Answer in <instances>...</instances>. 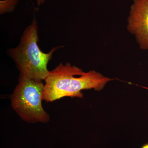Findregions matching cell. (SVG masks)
Listing matches in <instances>:
<instances>
[{"mask_svg":"<svg viewBox=\"0 0 148 148\" xmlns=\"http://www.w3.org/2000/svg\"><path fill=\"white\" fill-rule=\"evenodd\" d=\"M38 23L35 18L25 29L18 46L8 50L9 56L15 62L20 73L29 78L45 80L49 71V62L53 52L61 47H53L48 53L40 49L38 45Z\"/></svg>","mask_w":148,"mask_h":148,"instance_id":"2","label":"cell"},{"mask_svg":"<svg viewBox=\"0 0 148 148\" xmlns=\"http://www.w3.org/2000/svg\"><path fill=\"white\" fill-rule=\"evenodd\" d=\"M18 0H3L1 1V14L12 12L18 2Z\"/></svg>","mask_w":148,"mask_h":148,"instance_id":"5","label":"cell"},{"mask_svg":"<svg viewBox=\"0 0 148 148\" xmlns=\"http://www.w3.org/2000/svg\"><path fill=\"white\" fill-rule=\"evenodd\" d=\"M127 29L134 36L140 49L148 51V0H133Z\"/></svg>","mask_w":148,"mask_h":148,"instance_id":"4","label":"cell"},{"mask_svg":"<svg viewBox=\"0 0 148 148\" xmlns=\"http://www.w3.org/2000/svg\"><path fill=\"white\" fill-rule=\"evenodd\" d=\"M44 90L42 81L29 78L20 73L11 100L12 109L21 119L29 123L49 121V115L42 104Z\"/></svg>","mask_w":148,"mask_h":148,"instance_id":"3","label":"cell"},{"mask_svg":"<svg viewBox=\"0 0 148 148\" xmlns=\"http://www.w3.org/2000/svg\"><path fill=\"white\" fill-rule=\"evenodd\" d=\"M36 1L37 4L38 5L40 6L42 4L45 2L46 0H36Z\"/></svg>","mask_w":148,"mask_h":148,"instance_id":"6","label":"cell"},{"mask_svg":"<svg viewBox=\"0 0 148 148\" xmlns=\"http://www.w3.org/2000/svg\"><path fill=\"white\" fill-rule=\"evenodd\" d=\"M111 79L95 71L84 72L67 63L49 71L45 80L43 100L47 103L65 97L82 98L83 90L103 89Z\"/></svg>","mask_w":148,"mask_h":148,"instance_id":"1","label":"cell"},{"mask_svg":"<svg viewBox=\"0 0 148 148\" xmlns=\"http://www.w3.org/2000/svg\"><path fill=\"white\" fill-rule=\"evenodd\" d=\"M141 148H148V143L143 145Z\"/></svg>","mask_w":148,"mask_h":148,"instance_id":"7","label":"cell"}]
</instances>
